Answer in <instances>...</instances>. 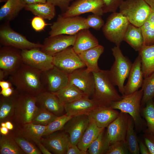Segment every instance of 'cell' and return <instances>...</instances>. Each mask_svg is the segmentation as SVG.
Wrapping results in <instances>:
<instances>
[{"label":"cell","instance_id":"cell-46","mask_svg":"<svg viewBox=\"0 0 154 154\" xmlns=\"http://www.w3.org/2000/svg\"><path fill=\"white\" fill-rule=\"evenodd\" d=\"M31 23L33 28L37 32L42 31L46 26L50 25L46 23L42 18L36 16L32 19Z\"/></svg>","mask_w":154,"mask_h":154},{"label":"cell","instance_id":"cell-17","mask_svg":"<svg viewBox=\"0 0 154 154\" xmlns=\"http://www.w3.org/2000/svg\"><path fill=\"white\" fill-rule=\"evenodd\" d=\"M90 122L87 115H82L72 117L66 124L63 131L69 135L70 142L77 145Z\"/></svg>","mask_w":154,"mask_h":154},{"label":"cell","instance_id":"cell-27","mask_svg":"<svg viewBox=\"0 0 154 154\" xmlns=\"http://www.w3.org/2000/svg\"><path fill=\"white\" fill-rule=\"evenodd\" d=\"M26 4L23 0H7L0 9V20L9 22L14 19Z\"/></svg>","mask_w":154,"mask_h":154},{"label":"cell","instance_id":"cell-25","mask_svg":"<svg viewBox=\"0 0 154 154\" xmlns=\"http://www.w3.org/2000/svg\"><path fill=\"white\" fill-rule=\"evenodd\" d=\"M104 49L103 46L99 44L78 54L85 64L88 71L97 72L101 70L98 66V61Z\"/></svg>","mask_w":154,"mask_h":154},{"label":"cell","instance_id":"cell-44","mask_svg":"<svg viewBox=\"0 0 154 154\" xmlns=\"http://www.w3.org/2000/svg\"><path fill=\"white\" fill-rule=\"evenodd\" d=\"M86 23L90 28L96 30H99L104 24V22L101 16L93 14L86 18Z\"/></svg>","mask_w":154,"mask_h":154},{"label":"cell","instance_id":"cell-4","mask_svg":"<svg viewBox=\"0 0 154 154\" xmlns=\"http://www.w3.org/2000/svg\"><path fill=\"white\" fill-rule=\"evenodd\" d=\"M115 61L110 69L108 70L109 78L113 85L117 86L119 92L124 94V83L128 78L133 63L123 54L119 46L112 49Z\"/></svg>","mask_w":154,"mask_h":154},{"label":"cell","instance_id":"cell-13","mask_svg":"<svg viewBox=\"0 0 154 154\" xmlns=\"http://www.w3.org/2000/svg\"><path fill=\"white\" fill-rule=\"evenodd\" d=\"M21 50L10 46H3L0 49V69L6 77L16 72L23 64Z\"/></svg>","mask_w":154,"mask_h":154},{"label":"cell","instance_id":"cell-37","mask_svg":"<svg viewBox=\"0 0 154 154\" xmlns=\"http://www.w3.org/2000/svg\"><path fill=\"white\" fill-rule=\"evenodd\" d=\"M143 37L144 45L154 44V9L140 27Z\"/></svg>","mask_w":154,"mask_h":154},{"label":"cell","instance_id":"cell-14","mask_svg":"<svg viewBox=\"0 0 154 154\" xmlns=\"http://www.w3.org/2000/svg\"><path fill=\"white\" fill-rule=\"evenodd\" d=\"M102 0H76L60 15L64 17L78 16L86 13L102 16L104 13Z\"/></svg>","mask_w":154,"mask_h":154},{"label":"cell","instance_id":"cell-28","mask_svg":"<svg viewBox=\"0 0 154 154\" xmlns=\"http://www.w3.org/2000/svg\"><path fill=\"white\" fill-rule=\"evenodd\" d=\"M141 62V69L144 78L154 72V44L144 45L138 51Z\"/></svg>","mask_w":154,"mask_h":154},{"label":"cell","instance_id":"cell-39","mask_svg":"<svg viewBox=\"0 0 154 154\" xmlns=\"http://www.w3.org/2000/svg\"><path fill=\"white\" fill-rule=\"evenodd\" d=\"M141 114L145 119L147 128L144 132L154 133V101L149 100L141 108Z\"/></svg>","mask_w":154,"mask_h":154},{"label":"cell","instance_id":"cell-45","mask_svg":"<svg viewBox=\"0 0 154 154\" xmlns=\"http://www.w3.org/2000/svg\"><path fill=\"white\" fill-rule=\"evenodd\" d=\"M104 13L116 12L124 0H102Z\"/></svg>","mask_w":154,"mask_h":154},{"label":"cell","instance_id":"cell-24","mask_svg":"<svg viewBox=\"0 0 154 154\" xmlns=\"http://www.w3.org/2000/svg\"><path fill=\"white\" fill-rule=\"evenodd\" d=\"M98 39L89 29H84L76 34V37L72 47L78 54L99 45Z\"/></svg>","mask_w":154,"mask_h":154},{"label":"cell","instance_id":"cell-15","mask_svg":"<svg viewBox=\"0 0 154 154\" xmlns=\"http://www.w3.org/2000/svg\"><path fill=\"white\" fill-rule=\"evenodd\" d=\"M76 37V34H62L49 36L45 39L40 49L46 54L53 56L68 47L73 46Z\"/></svg>","mask_w":154,"mask_h":154},{"label":"cell","instance_id":"cell-8","mask_svg":"<svg viewBox=\"0 0 154 154\" xmlns=\"http://www.w3.org/2000/svg\"><path fill=\"white\" fill-rule=\"evenodd\" d=\"M50 37L59 35H74L84 29H89L86 18L81 16L64 17L59 15L50 27Z\"/></svg>","mask_w":154,"mask_h":154},{"label":"cell","instance_id":"cell-5","mask_svg":"<svg viewBox=\"0 0 154 154\" xmlns=\"http://www.w3.org/2000/svg\"><path fill=\"white\" fill-rule=\"evenodd\" d=\"M119 12L130 23L141 27L148 17L152 10L144 0H124L119 6Z\"/></svg>","mask_w":154,"mask_h":154},{"label":"cell","instance_id":"cell-18","mask_svg":"<svg viewBox=\"0 0 154 154\" xmlns=\"http://www.w3.org/2000/svg\"><path fill=\"white\" fill-rule=\"evenodd\" d=\"M128 114L120 111L118 117L107 127L106 136L110 145L115 142L125 141Z\"/></svg>","mask_w":154,"mask_h":154},{"label":"cell","instance_id":"cell-36","mask_svg":"<svg viewBox=\"0 0 154 154\" xmlns=\"http://www.w3.org/2000/svg\"><path fill=\"white\" fill-rule=\"evenodd\" d=\"M104 129L90 145L87 154H105L110 145L108 141Z\"/></svg>","mask_w":154,"mask_h":154},{"label":"cell","instance_id":"cell-30","mask_svg":"<svg viewBox=\"0 0 154 154\" xmlns=\"http://www.w3.org/2000/svg\"><path fill=\"white\" fill-rule=\"evenodd\" d=\"M21 125L18 134L35 143L40 140L46 128V126L36 124L32 122Z\"/></svg>","mask_w":154,"mask_h":154},{"label":"cell","instance_id":"cell-7","mask_svg":"<svg viewBox=\"0 0 154 154\" xmlns=\"http://www.w3.org/2000/svg\"><path fill=\"white\" fill-rule=\"evenodd\" d=\"M38 108L35 96L27 93L19 92L16 103L13 118L17 123L21 125L31 123Z\"/></svg>","mask_w":154,"mask_h":154},{"label":"cell","instance_id":"cell-3","mask_svg":"<svg viewBox=\"0 0 154 154\" xmlns=\"http://www.w3.org/2000/svg\"><path fill=\"white\" fill-rule=\"evenodd\" d=\"M94 81V88L93 98L98 106L109 107L113 102L122 99L110 80L108 70H100L92 72Z\"/></svg>","mask_w":154,"mask_h":154},{"label":"cell","instance_id":"cell-41","mask_svg":"<svg viewBox=\"0 0 154 154\" xmlns=\"http://www.w3.org/2000/svg\"><path fill=\"white\" fill-rule=\"evenodd\" d=\"M38 107L32 122L34 124L47 126L58 116L45 109Z\"/></svg>","mask_w":154,"mask_h":154},{"label":"cell","instance_id":"cell-43","mask_svg":"<svg viewBox=\"0 0 154 154\" xmlns=\"http://www.w3.org/2000/svg\"><path fill=\"white\" fill-rule=\"evenodd\" d=\"M129 151L124 141L114 143L110 145L106 154H128Z\"/></svg>","mask_w":154,"mask_h":154},{"label":"cell","instance_id":"cell-6","mask_svg":"<svg viewBox=\"0 0 154 154\" xmlns=\"http://www.w3.org/2000/svg\"><path fill=\"white\" fill-rule=\"evenodd\" d=\"M130 23L120 12L112 13L102 27V32L108 40L120 46Z\"/></svg>","mask_w":154,"mask_h":154},{"label":"cell","instance_id":"cell-1","mask_svg":"<svg viewBox=\"0 0 154 154\" xmlns=\"http://www.w3.org/2000/svg\"><path fill=\"white\" fill-rule=\"evenodd\" d=\"M41 72L23 63L16 72L9 76L8 80L19 92L36 96L45 91L41 81Z\"/></svg>","mask_w":154,"mask_h":154},{"label":"cell","instance_id":"cell-57","mask_svg":"<svg viewBox=\"0 0 154 154\" xmlns=\"http://www.w3.org/2000/svg\"><path fill=\"white\" fill-rule=\"evenodd\" d=\"M151 7L154 9V0H144Z\"/></svg>","mask_w":154,"mask_h":154},{"label":"cell","instance_id":"cell-10","mask_svg":"<svg viewBox=\"0 0 154 154\" xmlns=\"http://www.w3.org/2000/svg\"><path fill=\"white\" fill-rule=\"evenodd\" d=\"M53 57L54 66L69 74L86 66L78 54L70 46L57 53Z\"/></svg>","mask_w":154,"mask_h":154},{"label":"cell","instance_id":"cell-29","mask_svg":"<svg viewBox=\"0 0 154 154\" xmlns=\"http://www.w3.org/2000/svg\"><path fill=\"white\" fill-rule=\"evenodd\" d=\"M24 8L35 16L44 19L51 20L54 18L56 15L55 6L47 1L27 5Z\"/></svg>","mask_w":154,"mask_h":154},{"label":"cell","instance_id":"cell-54","mask_svg":"<svg viewBox=\"0 0 154 154\" xmlns=\"http://www.w3.org/2000/svg\"><path fill=\"white\" fill-rule=\"evenodd\" d=\"M25 3L27 5L31 4L37 3H45L47 0H23Z\"/></svg>","mask_w":154,"mask_h":154},{"label":"cell","instance_id":"cell-9","mask_svg":"<svg viewBox=\"0 0 154 154\" xmlns=\"http://www.w3.org/2000/svg\"><path fill=\"white\" fill-rule=\"evenodd\" d=\"M0 42L3 46H11L21 50L40 48L43 46L40 43L29 40L25 36L13 30L7 22L0 27Z\"/></svg>","mask_w":154,"mask_h":154},{"label":"cell","instance_id":"cell-21","mask_svg":"<svg viewBox=\"0 0 154 154\" xmlns=\"http://www.w3.org/2000/svg\"><path fill=\"white\" fill-rule=\"evenodd\" d=\"M65 112L72 117L82 115H88L90 112L99 106L93 99L83 97L71 102L64 104Z\"/></svg>","mask_w":154,"mask_h":154},{"label":"cell","instance_id":"cell-52","mask_svg":"<svg viewBox=\"0 0 154 154\" xmlns=\"http://www.w3.org/2000/svg\"><path fill=\"white\" fill-rule=\"evenodd\" d=\"M42 153L44 154H52L42 143L40 141H38L35 143Z\"/></svg>","mask_w":154,"mask_h":154},{"label":"cell","instance_id":"cell-38","mask_svg":"<svg viewBox=\"0 0 154 154\" xmlns=\"http://www.w3.org/2000/svg\"><path fill=\"white\" fill-rule=\"evenodd\" d=\"M141 87L143 93L141 102V108L147 102L154 98V72L144 79Z\"/></svg>","mask_w":154,"mask_h":154},{"label":"cell","instance_id":"cell-26","mask_svg":"<svg viewBox=\"0 0 154 154\" xmlns=\"http://www.w3.org/2000/svg\"><path fill=\"white\" fill-rule=\"evenodd\" d=\"M19 93L16 89L14 93L10 97H5L1 95L0 123L9 121L13 118L16 103Z\"/></svg>","mask_w":154,"mask_h":154},{"label":"cell","instance_id":"cell-20","mask_svg":"<svg viewBox=\"0 0 154 154\" xmlns=\"http://www.w3.org/2000/svg\"><path fill=\"white\" fill-rule=\"evenodd\" d=\"M38 107L49 111L58 116L65 112L64 104L53 93L44 91L35 96Z\"/></svg>","mask_w":154,"mask_h":154},{"label":"cell","instance_id":"cell-33","mask_svg":"<svg viewBox=\"0 0 154 154\" xmlns=\"http://www.w3.org/2000/svg\"><path fill=\"white\" fill-rule=\"evenodd\" d=\"M53 93L56 95L63 104L86 96L80 89L70 82L64 87Z\"/></svg>","mask_w":154,"mask_h":154},{"label":"cell","instance_id":"cell-59","mask_svg":"<svg viewBox=\"0 0 154 154\" xmlns=\"http://www.w3.org/2000/svg\"><path fill=\"white\" fill-rule=\"evenodd\" d=\"M0 127H5L6 124L5 122H3L0 123Z\"/></svg>","mask_w":154,"mask_h":154},{"label":"cell","instance_id":"cell-56","mask_svg":"<svg viewBox=\"0 0 154 154\" xmlns=\"http://www.w3.org/2000/svg\"><path fill=\"white\" fill-rule=\"evenodd\" d=\"M6 127L9 130H12L14 128V126L12 123L9 121H7L5 122Z\"/></svg>","mask_w":154,"mask_h":154},{"label":"cell","instance_id":"cell-16","mask_svg":"<svg viewBox=\"0 0 154 154\" xmlns=\"http://www.w3.org/2000/svg\"><path fill=\"white\" fill-rule=\"evenodd\" d=\"M69 82L77 87L85 96H92L94 91V81L92 72L86 68L77 70L69 74Z\"/></svg>","mask_w":154,"mask_h":154},{"label":"cell","instance_id":"cell-34","mask_svg":"<svg viewBox=\"0 0 154 154\" xmlns=\"http://www.w3.org/2000/svg\"><path fill=\"white\" fill-rule=\"evenodd\" d=\"M134 124L131 117L128 114V123L125 142L129 153L139 154L138 139L134 129Z\"/></svg>","mask_w":154,"mask_h":154},{"label":"cell","instance_id":"cell-32","mask_svg":"<svg viewBox=\"0 0 154 154\" xmlns=\"http://www.w3.org/2000/svg\"><path fill=\"white\" fill-rule=\"evenodd\" d=\"M123 40L135 50L139 51L144 45L141 27L130 23L124 36Z\"/></svg>","mask_w":154,"mask_h":154},{"label":"cell","instance_id":"cell-55","mask_svg":"<svg viewBox=\"0 0 154 154\" xmlns=\"http://www.w3.org/2000/svg\"><path fill=\"white\" fill-rule=\"evenodd\" d=\"M9 130L5 127H0V133L1 135H8Z\"/></svg>","mask_w":154,"mask_h":154},{"label":"cell","instance_id":"cell-58","mask_svg":"<svg viewBox=\"0 0 154 154\" xmlns=\"http://www.w3.org/2000/svg\"><path fill=\"white\" fill-rule=\"evenodd\" d=\"M6 77L5 72L0 69V81L5 80V78Z\"/></svg>","mask_w":154,"mask_h":154},{"label":"cell","instance_id":"cell-49","mask_svg":"<svg viewBox=\"0 0 154 154\" xmlns=\"http://www.w3.org/2000/svg\"><path fill=\"white\" fill-rule=\"evenodd\" d=\"M87 152L80 150L77 145L69 141L68 145L66 154H86Z\"/></svg>","mask_w":154,"mask_h":154},{"label":"cell","instance_id":"cell-47","mask_svg":"<svg viewBox=\"0 0 154 154\" xmlns=\"http://www.w3.org/2000/svg\"><path fill=\"white\" fill-rule=\"evenodd\" d=\"M144 132L143 135L144 143L148 149L150 154H154V133Z\"/></svg>","mask_w":154,"mask_h":154},{"label":"cell","instance_id":"cell-11","mask_svg":"<svg viewBox=\"0 0 154 154\" xmlns=\"http://www.w3.org/2000/svg\"><path fill=\"white\" fill-rule=\"evenodd\" d=\"M21 56L24 63L41 72L54 66L53 56L42 52L40 48L21 50Z\"/></svg>","mask_w":154,"mask_h":154},{"label":"cell","instance_id":"cell-48","mask_svg":"<svg viewBox=\"0 0 154 154\" xmlns=\"http://www.w3.org/2000/svg\"><path fill=\"white\" fill-rule=\"evenodd\" d=\"M73 0H47V1L58 7L64 13L70 6V3Z\"/></svg>","mask_w":154,"mask_h":154},{"label":"cell","instance_id":"cell-19","mask_svg":"<svg viewBox=\"0 0 154 154\" xmlns=\"http://www.w3.org/2000/svg\"><path fill=\"white\" fill-rule=\"evenodd\" d=\"M58 131L42 137L40 141L52 154H66L69 135L64 131Z\"/></svg>","mask_w":154,"mask_h":154},{"label":"cell","instance_id":"cell-2","mask_svg":"<svg viewBox=\"0 0 154 154\" xmlns=\"http://www.w3.org/2000/svg\"><path fill=\"white\" fill-rule=\"evenodd\" d=\"M143 93L141 89L128 95H122L121 100L112 102L109 106L131 116L133 120L136 131L138 133L144 131L147 128L146 121L141 116V102Z\"/></svg>","mask_w":154,"mask_h":154},{"label":"cell","instance_id":"cell-51","mask_svg":"<svg viewBox=\"0 0 154 154\" xmlns=\"http://www.w3.org/2000/svg\"><path fill=\"white\" fill-rule=\"evenodd\" d=\"M139 145L140 153L141 154H150L148 149L142 140L138 139Z\"/></svg>","mask_w":154,"mask_h":154},{"label":"cell","instance_id":"cell-23","mask_svg":"<svg viewBox=\"0 0 154 154\" xmlns=\"http://www.w3.org/2000/svg\"><path fill=\"white\" fill-rule=\"evenodd\" d=\"M141 63V58L139 54L133 63L127 82L124 86V94H131L142 87L144 78Z\"/></svg>","mask_w":154,"mask_h":154},{"label":"cell","instance_id":"cell-40","mask_svg":"<svg viewBox=\"0 0 154 154\" xmlns=\"http://www.w3.org/2000/svg\"><path fill=\"white\" fill-rule=\"evenodd\" d=\"M72 117L66 114L57 116L46 126L43 136L45 137L54 132L63 130L66 124Z\"/></svg>","mask_w":154,"mask_h":154},{"label":"cell","instance_id":"cell-31","mask_svg":"<svg viewBox=\"0 0 154 154\" xmlns=\"http://www.w3.org/2000/svg\"><path fill=\"white\" fill-rule=\"evenodd\" d=\"M104 129L98 127L90 119L88 125L77 145L79 149L87 152L90 144Z\"/></svg>","mask_w":154,"mask_h":154},{"label":"cell","instance_id":"cell-42","mask_svg":"<svg viewBox=\"0 0 154 154\" xmlns=\"http://www.w3.org/2000/svg\"><path fill=\"white\" fill-rule=\"evenodd\" d=\"M14 139L21 148L27 154H41L38 148L31 142L18 135H12Z\"/></svg>","mask_w":154,"mask_h":154},{"label":"cell","instance_id":"cell-35","mask_svg":"<svg viewBox=\"0 0 154 154\" xmlns=\"http://www.w3.org/2000/svg\"><path fill=\"white\" fill-rule=\"evenodd\" d=\"M0 154H23L12 135H2L0 137Z\"/></svg>","mask_w":154,"mask_h":154},{"label":"cell","instance_id":"cell-22","mask_svg":"<svg viewBox=\"0 0 154 154\" xmlns=\"http://www.w3.org/2000/svg\"><path fill=\"white\" fill-rule=\"evenodd\" d=\"M119 113L110 107L99 106L91 111L88 116L98 127L105 128L118 117Z\"/></svg>","mask_w":154,"mask_h":154},{"label":"cell","instance_id":"cell-50","mask_svg":"<svg viewBox=\"0 0 154 154\" xmlns=\"http://www.w3.org/2000/svg\"><path fill=\"white\" fill-rule=\"evenodd\" d=\"M15 89L13 86L6 89H2L0 92L1 95L5 97H9L12 96L15 92Z\"/></svg>","mask_w":154,"mask_h":154},{"label":"cell","instance_id":"cell-53","mask_svg":"<svg viewBox=\"0 0 154 154\" xmlns=\"http://www.w3.org/2000/svg\"><path fill=\"white\" fill-rule=\"evenodd\" d=\"M13 85L9 80L0 81V86L1 89L7 88L13 86Z\"/></svg>","mask_w":154,"mask_h":154},{"label":"cell","instance_id":"cell-12","mask_svg":"<svg viewBox=\"0 0 154 154\" xmlns=\"http://www.w3.org/2000/svg\"><path fill=\"white\" fill-rule=\"evenodd\" d=\"M69 74L54 66L41 72L40 80L45 91L55 93L65 86L69 82Z\"/></svg>","mask_w":154,"mask_h":154}]
</instances>
